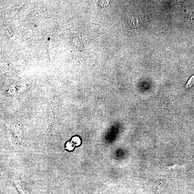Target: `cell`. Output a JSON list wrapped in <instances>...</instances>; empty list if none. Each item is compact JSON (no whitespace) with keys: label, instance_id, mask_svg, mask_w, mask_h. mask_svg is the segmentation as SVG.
<instances>
[{"label":"cell","instance_id":"1","mask_svg":"<svg viewBox=\"0 0 194 194\" xmlns=\"http://www.w3.org/2000/svg\"><path fill=\"white\" fill-rule=\"evenodd\" d=\"M128 21L131 27L133 29H135L140 27L142 19L141 17L138 15L129 14L128 15Z\"/></svg>","mask_w":194,"mask_h":194},{"label":"cell","instance_id":"2","mask_svg":"<svg viewBox=\"0 0 194 194\" xmlns=\"http://www.w3.org/2000/svg\"><path fill=\"white\" fill-rule=\"evenodd\" d=\"M194 84V74L193 76H192L189 79V80L187 82L185 85V87L186 89H188L190 88Z\"/></svg>","mask_w":194,"mask_h":194},{"label":"cell","instance_id":"3","mask_svg":"<svg viewBox=\"0 0 194 194\" xmlns=\"http://www.w3.org/2000/svg\"><path fill=\"white\" fill-rule=\"evenodd\" d=\"M193 162H194V158H193Z\"/></svg>","mask_w":194,"mask_h":194}]
</instances>
